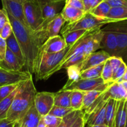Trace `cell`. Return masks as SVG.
Instances as JSON below:
<instances>
[{"mask_svg":"<svg viewBox=\"0 0 127 127\" xmlns=\"http://www.w3.org/2000/svg\"><path fill=\"white\" fill-rule=\"evenodd\" d=\"M7 14L13 28V33L20 45L25 59L24 70L32 75L36 74L40 50L39 46L36 42L32 32L28 30L14 17L8 13Z\"/></svg>","mask_w":127,"mask_h":127,"instance_id":"6da1fadb","label":"cell"},{"mask_svg":"<svg viewBox=\"0 0 127 127\" xmlns=\"http://www.w3.org/2000/svg\"><path fill=\"white\" fill-rule=\"evenodd\" d=\"M36 94L37 91L32 76L19 85L7 114V119L12 122H17L21 119L29 108L34 105Z\"/></svg>","mask_w":127,"mask_h":127,"instance_id":"7a4b0ae2","label":"cell"},{"mask_svg":"<svg viewBox=\"0 0 127 127\" xmlns=\"http://www.w3.org/2000/svg\"><path fill=\"white\" fill-rule=\"evenodd\" d=\"M72 46H67L64 49L57 53L47 54L39 52L36 68V80H46L49 73L61 63Z\"/></svg>","mask_w":127,"mask_h":127,"instance_id":"3957f363","label":"cell"},{"mask_svg":"<svg viewBox=\"0 0 127 127\" xmlns=\"http://www.w3.org/2000/svg\"><path fill=\"white\" fill-rule=\"evenodd\" d=\"M65 23L61 13L52 19L45 20L33 32L34 37L40 48L49 38L59 35V32Z\"/></svg>","mask_w":127,"mask_h":127,"instance_id":"277c9868","label":"cell"},{"mask_svg":"<svg viewBox=\"0 0 127 127\" xmlns=\"http://www.w3.org/2000/svg\"><path fill=\"white\" fill-rule=\"evenodd\" d=\"M112 23H115V21L109 18H98L92 15L90 13H86L81 19L75 23H67L61 29V34L62 35L68 32L79 29L92 30L99 29L103 26Z\"/></svg>","mask_w":127,"mask_h":127,"instance_id":"5b68a950","label":"cell"},{"mask_svg":"<svg viewBox=\"0 0 127 127\" xmlns=\"http://www.w3.org/2000/svg\"><path fill=\"white\" fill-rule=\"evenodd\" d=\"M114 82H105L101 77L97 79H80L75 82L65 84L60 91H82L89 92L97 90L103 92L108 89Z\"/></svg>","mask_w":127,"mask_h":127,"instance_id":"8992f818","label":"cell"},{"mask_svg":"<svg viewBox=\"0 0 127 127\" xmlns=\"http://www.w3.org/2000/svg\"><path fill=\"white\" fill-rule=\"evenodd\" d=\"M26 19L32 31L34 32L44 21L37 0H27L23 4Z\"/></svg>","mask_w":127,"mask_h":127,"instance_id":"52a82bcc","label":"cell"},{"mask_svg":"<svg viewBox=\"0 0 127 127\" xmlns=\"http://www.w3.org/2000/svg\"><path fill=\"white\" fill-rule=\"evenodd\" d=\"M112 23L107 24V26L103 29H102L103 34L100 41V48L107 52L111 57L118 56V48L117 37L114 30L112 28Z\"/></svg>","mask_w":127,"mask_h":127,"instance_id":"ba28073f","label":"cell"},{"mask_svg":"<svg viewBox=\"0 0 127 127\" xmlns=\"http://www.w3.org/2000/svg\"><path fill=\"white\" fill-rule=\"evenodd\" d=\"M118 44V56L127 62V21L112 23Z\"/></svg>","mask_w":127,"mask_h":127,"instance_id":"9c48e42d","label":"cell"},{"mask_svg":"<svg viewBox=\"0 0 127 127\" xmlns=\"http://www.w3.org/2000/svg\"><path fill=\"white\" fill-rule=\"evenodd\" d=\"M32 76V75L31 74L25 70L13 71L0 66V87L21 84L26 81Z\"/></svg>","mask_w":127,"mask_h":127,"instance_id":"30bf717a","label":"cell"},{"mask_svg":"<svg viewBox=\"0 0 127 127\" xmlns=\"http://www.w3.org/2000/svg\"><path fill=\"white\" fill-rule=\"evenodd\" d=\"M54 93L48 92H37L34 99V105L42 117L49 114L54 105Z\"/></svg>","mask_w":127,"mask_h":127,"instance_id":"8fae6325","label":"cell"},{"mask_svg":"<svg viewBox=\"0 0 127 127\" xmlns=\"http://www.w3.org/2000/svg\"><path fill=\"white\" fill-rule=\"evenodd\" d=\"M1 3L3 4V9H4L7 13L19 21L28 30L33 33L26 19L23 10V4L12 0H1Z\"/></svg>","mask_w":127,"mask_h":127,"instance_id":"7c38bea8","label":"cell"},{"mask_svg":"<svg viewBox=\"0 0 127 127\" xmlns=\"http://www.w3.org/2000/svg\"><path fill=\"white\" fill-rule=\"evenodd\" d=\"M41 7L44 19L47 20L53 18L60 13L65 4L64 1H51V0H37Z\"/></svg>","mask_w":127,"mask_h":127,"instance_id":"4fadbf2b","label":"cell"},{"mask_svg":"<svg viewBox=\"0 0 127 127\" xmlns=\"http://www.w3.org/2000/svg\"><path fill=\"white\" fill-rule=\"evenodd\" d=\"M67 44L63 37L57 35L49 38L40 48L39 52L47 54L57 53L67 47Z\"/></svg>","mask_w":127,"mask_h":127,"instance_id":"5bb4252c","label":"cell"},{"mask_svg":"<svg viewBox=\"0 0 127 127\" xmlns=\"http://www.w3.org/2000/svg\"><path fill=\"white\" fill-rule=\"evenodd\" d=\"M111 56L105 51H100L98 52H94L90 54L86 58V59L83 62L82 64L81 72L89 68L94 67L97 65L105 63L107 60Z\"/></svg>","mask_w":127,"mask_h":127,"instance_id":"9a60e30c","label":"cell"},{"mask_svg":"<svg viewBox=\"0 0 127 127\" xmlns=\"http://www.w3.org/2000/svg\"><path fill=\"white\" fill-rule=\"evenodd\" d=\"M42 116L39 114L35 105L32 106L25 115L17 121L21 127H37Z\"/></svg>","mask_w":127,"mask_h":127,"instance_id":"2e32d148","label":"cell"},{"mask_svg":"<svg viewBox=\"0 0 127 127\" xmlns=\"http://www.w3.org/2000/svg\"><path fill=\"white\" fill-rule=\"evenodd\" d=\"M85 13L84 11L65 4L61 12L62 16L68 24L77 22L81 19Z\"/></svg>","mask_w":127,"mask_h":127,"instance_id":"e0dca14e","label":"cell"},{"mask_svg":"<svg viewBox=\"0 0 127 127\" xmlns=\"http://www.w3.org/2000/svg\"><path fill=\"white\" fill-rule=\"evenodd\" d=\"M127 100H117L113 127H127Z\"/></svg>","mask_w":127,"mask_h":127,"instance_id":"ac0fdd59","label":"cell"},{"mask_svg":"<svg viewBox=\"0 0 127 127\" xmlns=\"http://www.w3.org/2000/svg\"><path fill=\"white\" fill-rule=\"evenodd\" d=\"M0 66L13 71H23V67L19 64L16 56L7 48L5 57L3 61H0Z\"/></svg>","mask_w":127,"mask_h":127,"instance_id":"d6986e66","label":"cell"},{"mask_svg":"<svg viewBox=\"0 0 127 127\" xmlns=\"http://www.w3.org/2000/svg\"><path fill=\"white\" fill-rule=\"evenodd\" d=\"M107 103L103 107H100L98 110L94 111L89 115V116L85 119L87 127H92V126L100 125H106L105 113Z\"/></svg>","mask_w":127,"mask_h":127,"instance_id":"ffe728a7","label":"cell"},{"mask_svg":"<svg viewBox=\"0 0 127 127\" xmlns=\"http://www.w3.org/2000/svg\"><path fill=\"white\" fill-rule=\"evenodd\" d=\"M6 41L7 48L9 49L16 56L18 61H19V64L24 69V66H25V59H24V55H23L20 45L18 43L13 32V33L11 34V36L7 39H6Z\"/></svg>","mask_w":127,"mask_h":127,"instance_id":"44dd1931","label":"cell"},{"mask_svg":"<svg viewBox=\"0 0 127 127\" xmlns=\"http://www.w3.org/2000/svg\"><path fill=\"white\" fill-rule=\"evenodd\" d=\"M72 91H59L55 94L54 105L59 107L71 108L70 104V96Z\"/></svg>","mask_w":127,"mask_h":127,"instance_id":"7402d4cb","label":"cell"},{"mask_svg":"<svg viewBox=\"0 0 127 127\" xmlns=\"http://www.w3.org/2000/svg\"><path fill=\"white\" fill-rule=\"evenodd\" d=\"M92 30H94V29H92ZM90 31L92 30H85V29L75 30L66 32V33L62 34V36L65 40L67 46H72L79 39L83 37L84 35L86 34Z\"/></svg>","mask_w":127,"mask_h":127,"instance_id":"603a6c76","label":"cell"},{"mask_svg":"<svg viewBox=\"0 0 127 127\" xmlns=\"http://www.w3.org/2000/svg\"><path fill=\"white\" fill-rule=\"evenodd\" d=\"M19 86L8 97H7L6 98H4V100H3L0 102V120L6 118L8 112L9 111V108H10L11 106L12 102H13V100H14L16 94L18 92V89H19Z\"/></svg>","mask_w":127,"mask_h":127,"instance_id":"cb8c5ba5","label":"cell"},{"mask_svg":"<svg viewBox=\"0 0 127 127\" xmlns=\"http://www.w3.org/2000/svg\"><path fill=\"white\" fill-rule=\"evenodd\" d=\"M107 18L112 19L115 23L127 21V7L111 8Z\"/></svg>","mask_w":127,"mask_h":127,"instance_id":"d4e9b609","label":"cell"},{"mask_svg":"<svg viewBox=\"0 0 127 127\" xmlns=\"http://www.w3.org/2000/svg\"><path fill=\"white\" fill-rule=\"evenodd\" d=\"M117 102L114 99H110L108 101L106 106L105 120L106 125L107 127H113V120L117 109Z\"/></svg>","mask_w":127,"mask_h":127,"instance_id":"484cf974","label":"cell"},{"mask_svg":"<svg viewBox=\"0 0 127 127\" xmlns=\"http://www.w3.org/2000/svg\"><path fill=\"white\" fill-rule=\"evenodd\" d=\"M84 94L85 92L78 90L72 91L70 96V104L71 108L74 110H82Z\"/></svg>","mask_w":127,"mask_h":127,"instance_id":"4316f807","label":"cell"},{"mask_svg":"<svg viewBox=\"0 0 127 127\" xmlns=\"http://www.w3.org/2000/svg\"><path fill=\"white\" fill-rule=\"evenodd\" d=\"M104 64L89 68L85 70H83L80 73V79H97L101 77L102 69H103Z\"/></svg>","mask_w":127,"mask_h":127,"instance_id":"83f0119b","label":"cell"},{"mask_svg":"<svg viewBox=\"0 0 127 127\" xmlns=\"http://www.w3.org/2000/svg\"><path fill=\"white\" fill-rule=\"evenodd\" d=\"M111 9V6L105 1L100 3L90 12L92 15L100 18H107V15Z\"/></svg>","mask_w":127,"mask_h":127,"instance_id":"f1b7e54d","label":"cell"},{"mask_svg":"<svg viewBox=\"0 0 127 127\" xmlns=\"http://www.w3.org/2000/svg\"><path fill=\"white\" fill-rule=\"evenodd\" d=\"M102 92H103L97 91V90L85 92L82 111L83 112L85 110H86L88 107H90L92 104L93 102L96 100V98L102 94Z\"/></svg>","mask_w":127,"mask_h":127,"instance_id":"f546056e","label":"cell"},{"mask_svg":"<svg viewBox=\"0 0 127 127\" xmlns=\"http://www.w3.org/2000/svg\"><path fill=\"white\" fill-rule=\"evenodd\" d=\"M83 113L82 110H74L62 118V120L58 127H71L79 116Z\"/></svg>","mask_w":127,"mask_h":127,"instance_id":"4dcf8cb0","label":"cell"},{"mask_svg":"<svg viewBox=\"0 0 127 127\" xmlns=\"http://www.w3.org/2000/svg\"><path fill=\"white\" fill-rule=\"evenodd\" d=\"M67 73L68 80L67 84L75 82L80 79V73H81V65H73L66 68Z\"/></svg>","mask_w":127,"mask_h":127,"instance_id":"1f68e13d","label":"cell"},{"mask_svg":"<svg viewBox=\"0 0 127 127\" xmlns=\"http://www.w3.org/2000/svg\"><path fill=\"white\" fill-rule=\"evenodd\" d=\"M74 111L72 108H66V107H59V106L54 105L52 109L49 112V114L51 115L55 116L59 118H64L70 112Z\"/></svg>","mask_w":127,"mask_h":127,"instance_id":"d6a6232c","label":"cell"},{"mask_svg":"<svg viewBox=\"0 0 127 127\" xmlns=\"http://www.w3.org/2000/svg\"><path fill=\"white\" fill-rule=\"evenodd\" d=\"M113 70L110 65L109 61L107 60L104 64L103 69H102V74H101V78L103 79L105 82H112V77H113Z\"/></svg>","mask_w":127,"mask_h":127,"instance_id":"836d02e7","label":"cell"},{"mask_svg":"<svg viewBox=\"0 0 127 127\" xmlns=\"http://www.w3.org/2000/svg\"><path fill=\"white\" fill-rule=\"evenodd\" d=\"M19 84H11L0 87V102L8 97L14 90L18 88Z\"/></svg>","mask_w":127,"mask_h":127,"instance_id":"e575fe53","label":"cell"},{"mask_svg":"<svg viewBox=\"0 0 127 127\" xmlns=\"http://www.w3.org/2000/svg\"><path fill=\"white\" fill-rule=\"evenodd\" d=\"M43 118L47 127H58L62 120V118L49 114L44 116Z\"/></svg>","mask_w":127,"mask_h":127,"instance_id":"d590c367","label":"cell"},{"mask_svg":"<svg viewBox=\"0 0 127 127\" xmlns=\"http://www.w3.org/2000/svg\"><path fill=\"white\" fill-rule=\"evenodd\" d=\"M85 13H90L93 9L105 0H82Z\"/></svg>","mask_w":127,"mask_h":127,"instance_id":"8d00e7d4","label":"cell"},{"mask_svg":"<svg viewBox=\"0 0 127 127\" xmlns=\"http://www.w3.org/2000/svg\"><path fill=\"white\" fill-rule=\"evenodd\" d=\"M108 61H109L112 69L113 70V74L118 70V68L122 65V64L124 62L123 59L118 56H112L108 59Z\"/></svg>","mask_w":127,"mask_h":127,"instance_id":"74e56055","label":"cell"},{"mask_svg":"<svg viewBox=\"0 0 127 127\" xmlns=\"http://www.w3.org/2000/svg\"><path fill=\"white\" fill-rule=\"evenodd\" d=\"M127 64L125 62H123L122 64V65H120L119 68L118 69V70L115 72L113 74V77H112V82H117L119 81L122 77H123V75H124L125 72L126 68H127Z\"/></svg>","mask_w":127,"mask_h":127,"instance_id":"f35d334b","label":"cell"},{"mask_svg":"<svg viewBox=\"0 0 127 127\" xmlns=\"http://www.w3.org/2000/svg\"><path fill=\"white\" fill-rule=\"evenodd\" d=\"M13 33V28L10 22H8L0 32V36L4 39H7Z\"/></svg>","mask_w":127,"mask_h":127,"instance_id":"ab89813d","label":"cell"},{"mask_svg":"<svg viewBox=\"0 0 127 127\" xmlns=\"http://www.w3.org/2000/svg\"><path fill=\"white\" fill-rule=\"evenodd\" d=\"M65 5H69L74 8L81 9L85 11L84 3L82 0H65Z\"/></svg>","mask_w":127,"mask_h":127,"instance_id":"60d3db41","label":"cell"},{"mask_svg":"<svg viewBox=\"0 0 127 127\" xmlns=\"http://www.w3.org/2000/svg\"><path fill=\"white\" fill-rule=\"evenodd\" d=\"M109 4L111 8L127 7V0H105Z\"/></svg>","mask_w":127,"mask_h":127,"instance_id":"b9f144b4","label":"cell"},{"mask_svg":"<svg viewBox=\"0 0 127 127\" xmlns=\"http://www.w3.org/2000/svg\"><path fill=\"white\" fill-rule=\"evenodd\" d=\"M9 21V20L6 11L4 9H0V32L4 26Z\"/></svg>","mask_w":127,"mask_h":127,"instance_id":"7bdbcfd3","label":"cell"},{"mask_svg":"<svg viewBox=\"0 0 127 127\" xmlns=\"http://www.w3.org/2000/svg\"><path fill=\"white\" fill-rule=\"evenodd\" d=\"M7 50V44L6 39L0 36V61H3L5 57Z\"/></svg>","mask_w":127,"mask_h":127,"instance_id":"ee69618b","label":"cell"},{"mask_svg":"<svg viewBox=\"0 0 127 127\" xmlns=\"http://www.w3.org/2000/svg\"><path fill=\"white\" fill-rule=\"evenodd\" d=\"M16 122H12L7 118L0 120V127H14Z\"/></svg>","mask_w":127,"mask_h":127,"instance_id":"f6af8a7d","label":"cell"},{"mask_svg":"<svg viewBox=\"0 0 127 127\" xmlns=\"http://www.w3.org/2000/svg\"><path fill=\"white\" fill-rule=\"evenodd\" d=\"M85 122V120L84 118V113L81 115L80 116H79V118L76 120L75 122H74V124L72 125L71 127H81L82 125Z\"/></svg>","mask_w":127,"mask_h":127,"instance_id":"bcb514c9","label":"cell"},{"mask_svg":"<svg viewBox=\"0 0 127 127\" xmlns=\"http://www.w3.org/2000/svg\"><path fill=\"white\" fill-rule=\"evenodd\" d=\"M37 127H47V126H46V123H45V122H44V120L43 117H41V120H40V121H39V122L38 125H37Z\"/></svg>","mask_w":127,"mask_h":127,"instance_id":"7dc6e473","label":"cell"},{"mask_svg":"<svg viewBox=\"0 0 127 127\" xmlns=\"http://www.w3.org/2000/svg\"><path fill=\"white\" fill-rule=\"evenodd\" d=\"M123 81L127 82V68H126V70H125V72L124 75H123L122 79H121L119 81L117 82H123Z\"/></svg>","mask_w":127,"mask_h":127,"instance_id":"c3c4849f","label":"cell"},{"mask_svg":"<svg viewBox=\"0 0 127 127\" xmlns=\"http://www.w3.org/2000/svg\"><path fill=\"white\" fill-rule=\"evenodd\" d=\"M120 82L122 84V85L123 86V87H124L125 89H126V90L127 91V82L123 81V82Z\"/></svg>","mask_w":127,"mask_h":127,"instance_id":"681fc988","label":"cell"},{"mask_svg":"<svg viewBox=\"0 0 127 127\" xmlns=\"http://www.w3.org/2000/svg\"><path fill=\"white\" fill-rule=\"evenodd\" d=\"M12 1H14L18 2V3H21V4H23L27 0H12Z\"/></svg>","mask_w":127,"mask_h":127,"instance_id":"f907efd6","label":"cell"},{"mask_svg":"<svg viewBox=\"0 0 127 127\" xmlns=\"http://www.w3.org/2000/svg\"><path fill=\"white\" fill-rule=\"evenodd\" d=\"M92 127H107L105 125H94Z\"/></svg>","mask_w":127,"mask_h":127,"instance_id":"816d5d0a","label":"cell"},{"mask_svg":"<svg viewBox=\"0 0 127 127\" xmlns=\"http://www.w3.org/2000/svg\"><path fill=\"white\" fill-rule=\"evenodd\" d=\"M14 127H21L20 125H19V123H18V122H16Z\"/></svg>","mask_w":127,"mask_h":127,"instance_id":"f5cc1de1","label":"cell"},{"mask_svg":"<svg viewBox=\"0 0 127 127\" xmlns=\"http://www.w3.org/2000/svg\"><path fill=\"white\" fill-rule=\"evenodd\" d=\"M126 112H127V107H126Z\"/></svg>","mask_w":127,"mask_h":127,"instance_id":"db71d44e","label":"cell"},{"mask_svg":"<svg viewBox=\"0 0 127 127\" xmlns=\"http://www.w3.org/2000/svg\"><path fill=\"white\" fill-rule=\"evenodd\" d=\"M85 124H86V122H84V123H83L81 127H85Z\"/></svg>","mask_w":127,"mask_h":127,"instance_id":"11a10c76","label":"cell"},{"mask_svg":"<svg viewBox=\"0 0 127 127\" xmlns=\"http://www.w3.org/2000/svg\"><path fill=\"white\" fill-rule=\"evenodd\" d=\"M51 1H64V0H51Z\"/></svg>","mask_w":127,"mask_h":127,"instance_id":"9f6ffc18","label":"cell"},{"mask_svg":"<svg viewBox=\"0 0 127 127\" xmlns=\"http://www.w3.org/2000/svg\"></svg>","mask_w":127,"mask_h":127,"instance_id":"6f0895ef","label":"cell"}]
</instances>
